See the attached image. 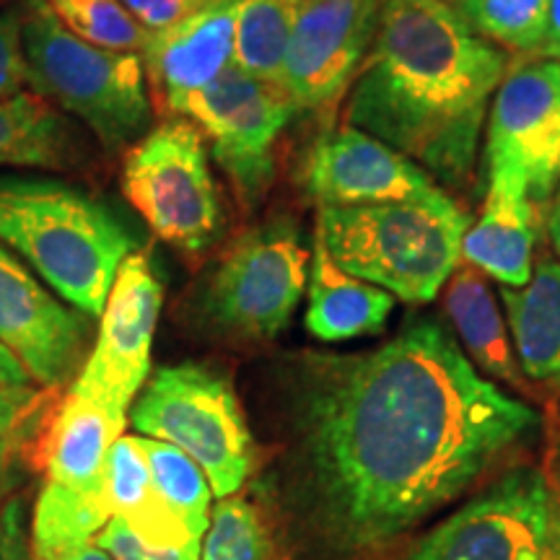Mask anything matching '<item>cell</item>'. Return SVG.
Wrapping results in <instances>:
<instances>
[{
	"instance_id": "obj_15",
	"label": "cell",
	"mask_w": 560,
	"mask_h": 560,
	"mask_svg": "<svg viewBox=\"0 0 560 560\" xmlns=\"http://www.w3.org/2000/svg\"><path fill=\"white\" fill-rule=\"evenodd\" d=\"M304 187L319 208L425 200L444 192L416 161L348 122L314 143L304 164Z\"/></svg>"
},
{
	"instance_id": "obj_33",
	"label": "cell",
	"mask_w": 560,
	"mask_h": 560,
	"mask_svg": "<svg viewBox=\"0 0 560 560\" xmlns=\"http://www.w3.org/2000/svg\"><path fill=\"white\" fill-rule=\"evenodd\" d=\"M0 560H37L21 501H9L0 511Z\"/></svg>"
},
{
	"instance_id": "obj_20",
	"label": "cell",
	"mask_w": 560,
	"mask_h": 560,
	"mask_svg": "<svg viewBox=\"0 0 560 560\" xmlns=\"http://www.w3.org/2000/svg\"><path fill=\"white\" fill-rule=\"evenodd\" d=\"M501 299L522 371L532 382L560 389V262L545 257L527 285H503Z\"/></svg>"
},
{
	"instance_id": "obj_21",
	"label": "cell",
	"mask_w": 560,
	"mask_h": 560,
	"mask_svg": "<svg viewBox=\"0 0 560 560\" xmlns=\"http://www.w3.org/2000/svg\"><path fill=\"white\" fill-rule=\"evenodd\" d=\"M107 499L112 520L128 524L151 548H182L198 540L159 493L140 436L122 433L109 450Z\"/></svg>"
},
{
	"instance_id": "obj_9",
	"label": "cell",
	"mask_w": 560,
	"mask_h": 560,
	"mask_svg": "<svg viewBox=\"0 0 560 560\" xmlns=\"http://www.w3.org/2000/svg\"><path fill=\"white\" fill-rule=\"evenodd\" d=\"M172 115L198 125L236 198L252 208L276 179L278 140L296 109L278 83L229 66L206 89L185 96Z\"/></svg>"
},
{
	"instance_id": "obj_1",
	"label": "cell",
	"mask_w": 560,
	"mask_h": 560,
	"mask_svg": "<svg viewBox=\"0 0 560 560\" xmlns=\"http://www.w3.org/2000/svg\"><path fill=\"white\" fill-rule=\"evenodd\" d=\"M436 319L312 366L299 454L312 516L340 552H374L465 493L537 425Z\"/></svg>"
},
{
	"instance_id": "obj_4",
	"label": "cell",
	"mask_w": 560,
	"mask_h": 560,
	"mask_svg": "<svg viewBox=\"0 0 560 560\" xmlns=\"http://www.w3.org/2000/svg\"><path fill=\"white\" fill-rule=\"evenodd\" d=\"M470 219L446 192L425 200L325 206L317 234L350 276L405 304H429L459 265Z\"/></svg>"
},
{
	"instance_id": "obj_32",
	"label": "cell",
	"mask_w": 560,
	"mask_h": 560,
	"mask_svg": "<svg viewBox=\"0 0 560 560\" xmlns=\"http://www.w3.org/2000/svg\"><path fill=\"white\" fill-rule=\"evenodd\" d=\"M128 11L136 16L149 32L166 30V26L177 24L187 19L210 0H122Z\"/></svg>"
},
{
	"instance_id": "obj_2",
	"label": "cell",
	"mask_w": 560,
	"mask_h": 560,
	"mask_svg": "<svg viewBox=\"0 0 560 560\" xmlns=\"http://www.w3.org/2000/svg\"><path fill=\"white\" fill-rule=\"evenodd\" d=\"M511 66L446 0H382L380 30L348 91L346 122L446 187L475 174L490 102Z\"/></svg>"
},
{
	"instance_id": "obj_6",
	"label": "cell",
	"mask_w": 560,
	"mask_h": 560,
	"mask_svg": "<svg viewBox=\"0 0 560 560\" xmlns=\"http://www.w3.org/2000/svg\"><path fill=\"white\" fill-rule=\"evenodd\" d=\"M132 425L198 462L215 499H229L247 482L255 444L226 371L200 361L161 366L143 384Z\"/></svg>"
},
{
	"instance_id": "obj_26",
	"label": "cell",
	"mask_w": 560,
	"mask_h": 560,
	"mask_svg": "<svg viewBox=\"0 0 560 560\" xmlns=\"http://www.w3.org/2000/svg\"><path fill=\"white\" fill-rule=\"evenodd\" d=\"M140 446L149 459L159 493L185 522L190 535L202 540L210 524V495H213L208 475L190 454L177 450L174 444H166V441L140 436Z\"/></svg>"
},
{
	"instance_id": "obj_13",
	"label": "cell",
	"mask_w": 560,
	"mask_h": 560,
	"mask_svg": "<svg viewBox=\"0 0 560 560\" xmlns=\"http://www.w3.org/2000/svg\"><path fill=\"white\" fill-rule=\"evenodd\" d=\"M488 170L503 166L540 206L560 185V60L511 62L488 109Z\"/></svg>"
},
{
	"instance_id": "obj_39",
	"label": "cell",
	"mask_w": 560,
	"mask_h": 560,
	"mask_svg": "<svg viewBox=\"0 0 560 560\" xmlns=\"http://www.w3.org/2000/svg\"><path fill=\"white\" fill-rule=\"evenodd\" d=\"M9 444L11 441H0V499L9 493L11 488V454H9Z\"/></svg>"
},
{
	"instance_id": "obj_38",
	"label": "cell",
	"mask_w": 560,
	"mask_h": 560,
	"mask_svg": "<svg viewBox=\"0 0 560 560\" xmlns=\"http://www.w3.org/2000/svg\"><path fill=\"white\" fill-rule=\"evenodd\" d=\"M52 560H115V558H112L109 552L104 550L100 542L91 540V542H83V545H79V548H73V550L62 552V556L52 558Z\"/></svg>"
},
{
	"instance_id": "obj_10",
	"label": "cell",
	"mask_w": 560,
	"mask_h": 560,
	"mask_svg": "<svg viewBox=\"0 0 560 560\" xmlns=\"http://www.w3.org/2000/svg\"><path fill=\"white\" fill-rule=\"evenodd\" d=\"M380 9L382 0H306L276 81L293 109L332 115L369 58Z\"/></svg>"
},
{
	"instance_id": "obj_35",
	"label": "cell",
	"mask_w": 560,
	"mask_h": 560,
	"mask_svg": "<svg viewBox=\"0 0 560 560\" xmlns=\"http://www.w3.org/2000/svg\"><path fill=\"white\" fill-rule=\"evenodd\" d=\"M37 395L34 387H0V441H11Z\"/></svg>"
},
{
	"instance_id": "obj_19",
	"label": "cell",
	"mask_w": 560,
	"mask_h": 560,
	"mask_svg": "<svg viewBox=\"0 0 560 560\" xmlns=\"http://www.w3.org/2000/svg\"><path fill=\"white\" fill-rule=\"evenodd\" d=\"M125 431V412L68 392L47 441V480L81 490L107 488V457Z\"/></svg>"
},
{
	"instance_id": "obj_36",
	"label": "cell",
	"mask_w": 560,
	"mask_h": 560,
	"mask_svg": "<svg viewBox=\"0 0 560 560\" xmlns=\"http://www.w3.org/2000/svg\"><path fill=\"white\" fill-rule=\"evenodd\" d=\"M532 58L560 60V0H550L548 24H545V37Z\"/></svg>"
},
{
	"instance_id": "obj_34",
	"label": "cell",
	"mask_w": 560,
	"mask_h": 560,
	"mask_svg": "<svg viewBox=\"0 0 560 560\" xmlns=\"http://www.w3.org/2000/svg\"><path fill=\"white\" fill-rule=\"evenodd\" d=\"M545 480H548V524H545L540 560H560V441L552 444L548 454Z\"/></svg>"
},
{
	"instance_id": "obj_37",
	"label": "cell",
	"mask_w": 560,
	"mask_h": 560,
	"mask_svg": "<svg viewBox=\"0 0 560 560\" xmlns=\"http://www.w3.org/2000/svg\"><path fill=\"white\" fill-rule=\"evenodd\" d=\"M0 387H32V376L3 346H0Z\"/></svg>"
},
{
	"instance_id": "obj_23",
	"label": "cell",
	"mask_w": 560,
	"mask_h": 560,
	"mask_svg": "<svg viewBox=\"0 0 560 560\" xmlns=\"http://www.w3.org/2000/svg\"><path fill=\"white\" fill-rule=\"evenodd\" d=\"M109 520L107 488L81 490L45 480L32 520L34 556L37 560H52L83 542L96 540Z\"/></svg>"
},
{
	"instance_id": "obj_29",
	"label": "cell",
	"mask_w": 560,
	"mask_h": 560,
	"mask_svg": "<svg viewBox=\"0 0 560 560\" xmlns=\"http://www.w3.org/2000/svg\"><path fill=\"white\" fill-rule=\"evenodd\" d=\"M200 560H272V542L252 503L221 499L210 511Z\"/></svg>"
},
{
	"instance_id": "obj_3",
	"label": "cell",
	"mask_w": 560,
	"mask_h": 560,
	"mask_svg": "<svg viewBox=\"0 0 560 560\" xmlns=\"http://www.w3.org/2000/svg\"><path fill=\"white\" fill-rule=\"evenodd\" d=\"M0 244L70 306L102 317L136 240L107 206L55 179L0 177Z\"/></svg>"
},
{
	"instance_id": "obj_40",
	"label": "cell",
	"mask_w": 560,
	"mask_h": 560,
	"mask_svg": "<svg viewBox=\"0 0 560 560\" xmlns=\"http://www.w3.org/2000/svg\"><path fill=\"white\" fill-rule=\"evenodd\" d=\"M548 231H550L552 247H556L558 257H560V206H552V213L548 219Z\"/></svg>"
},
{
	"instance_id": "obj_16",
	"label": "cell",
	"mask_w": 560,
	"mask_h": 560,
	"mask_svg": "<svg viewBox=\"0 0 560 560\" xmlns=\"http://www.w3.org/2000/svg\"><path fill=\"white\" fill-rule=\"evenodd\" d=\"M240 9L242 0H210L177 24L149 34L140 60L153 96L166 112L234 66Z\"/></svg>"
},
{
	"instance_id": "obj_27",
	"label": "cell",
	"mask_w": 560,
	"mask_h": 560,
	"mask_svg": "<svg viewBox=\"0 0 560 560\" xmlns=\"http://www.w3.org/2000/svg\"><path fill=\"white\" fill-rule=\"evenodd\" d=\"M548 5L550 0H459L457 11L482 39L529 58L545 37Z\"/></svg>"
},
{
	"instance_id": "obj_41",
	"label": "cell",
	"mask_w": 560,
	"mask_h": 560,
	"mask_svg": "<svg viewBox=\"0 0 560 560\" xmlns=\"http://www.w3.org/2000/svg\"><path fill=\"white\" fill-rule=\"evenodd\" d=\"M556 206H560V190H558V198H556Z\"/></svg>"
},
{
	"instance_id": "obj_24",
	"label": "cell",
	"mask_w": 560,
	"mask_h": 560,
	"mask_svg": "<svg viewBox=\"0 0 560 560\" xmlns=\"http://www.w3.org/2000/svg\"><path fill=\"white\" fill-rule=\"evenodd\" d=\"M68 159V132L52 104L34 91L0 96V164L55 170Z\"/></svg>"
},
{
	"instance_id": "obj_7",
	"label": "cell",
	"mask_w": 560,
	"mask_h": 560,
	"mask_svg": "<svg viewBox=\"0 0 560 560\" xmlns=\"http://www.w3.org/2000/svg\"><path fill=\"white\" fill-rule=\"evenodd\" d=\"M122 192L161 242L200 252L221 229L206 138L187 117L156 125L125 153Z\"/></svg>"
},
{
	"instance_id": "obj_11",
	"label": "cell",
	"mask_w": 560,
	"mask_h": 560,
	"mask_svg": "<svg viewBox=\"0 0 560 560\" xmlns=\"http://www.w3.org/2000/svg\"><path fill=\"white\" fill-rule=\"evenodd\" d=\"M545 524V470L522 465L420 537L402 560H540Z\"/></svg>"
},
{
	"instance_id": "obj_17",
	"label": "cell",
	"mask_w": 560,
	"mask_h": 560,
	"mask_svg": "<svg viewBox=\"0 0 560 560\" xmlns=\"http://www.w3.org/2000/svg\"><path fill=\"white\" fill-rule=\"evenodd\" d=\"M537 242V202L516 172L488 170L482 213L462 240V260L509 289L529 283Z\"/></svg>"
},
{
	"instance_id": "obj_31",
	"label": "cell",
	"mask_w": 560,
	"mask_h": 560,
	"mask_svg": "<svg viewBox=\"0 0 560 560\" xmlns=\"http://www.w3.org/2000/svg\"><path fill=\"white\" fill-rule=\"evenodd\" d=\"M30 86V62L21 37V11L0 13V96H13Z\"/></svg>"
},
{
	"instance_id": "obj_25",
	"label": "cell",
	"mask_w": 560,
	"mask_h": 560,
	"mask_svg": "<svg viewBox=\"0 0 560 560\" xmlns=\"http://www.w3.org/2000/svg\"><path fill=\"white\" fill-rule=\"evenodd\" d=\"M304 3L306 0H242L234 66L276 83Z\"/></svg>"
},
{
	"instance_id": "obj_14",
	"label": "cell",
	"mask_w": 560,
	"mask_h": 560,
	"mask_svg": "<svg viewBox=\"0 0 560 560\" xmlns=\"http://www.w3.org/2000/svg\"><path fill=\"white\" fill-rule=\"evenodd\" d=\"M89 332V314L62 304L0 244V346L32 382L60 387L81 371Z\"/></svg>"
},
{
	"instance_id": "obj_5",
	"label": "cell",
	"mask_w": 560,
	"mask_h": 560,
	"mask_svg": "<svg viewBox=\"0 0 560 560\" xmlns=\"http://www.w3.org/2000/svg\"><path fill=\"white\" fill-rule=\"evenodd\" d=\"M19 11L34 94L86 122L107 149L143 138L151 100L140 52L89 45L60 24L47 0H24Z\"/></svg>"
},
{
	"instance_id": "obj_8",
	"label": "cell",
	"mask_w": 560,
	"mask_h": 560,
	"mask_svg": "<svg viewBox=\"0 0 560 560\" xmlns=\"http://www.w3.org/2000/svg\"><path fill=\"white\" fill-rule=\"evenodd\" d=\"M310 276V249L291 221L276 219L231 244L202 291V314L240 340H270L289 325Z\"/></svg>"
},
{
	"instance_id": "obj_28",
	"label": "cell",
	"mask_w": 560,
	"mask_h": 560,
	"mask_svg": "<svg viewBox=\"0 0 560 560\" xmlns=\"http://www.w3.org/2000/svg\"><path fill=\"white\" fill-rule=\"evenodd\" d=\"M47 5L68 32L104 50L140 52L151 34L122 0H47Z\"/></svg>"
},
{
	"instance_id": "obj_12",
	"label": "cell",
	"mask_w": 560,
	"mask_h": 560,
	"mask_svg": "<svg viewBox=\"0 0 560 560\" xmlns=\"http://www.w3.org/2000/svg\"><path fill=\"white\" fill-rule=\"evenodd\" d=\"M161 299L164 285L149 255L132 252L112 283L96 342L70 387L73 395L128 416L130 402L151 374V348Z\"/></svg>"
},
{
	"instance_id": "obj_22",
	"label": "cell",
	"mask_w": 560,
	"mask_h": 560,
	"mask_svg": "<svg viewBox=\"0 0 560 560\" xmlns=\"http://www.w3.org/2000/svg\"><path fill=\"white\" fill-rule=\"evenodd\" d=\"M444 289V310L459 335L462 348L470 353V361L495 380L520 384L506 325L480 270L472 265H457Z\"/></svg>"
},
{
	"instance_id": "obj_30",
	"label": "cell",
	"mask_w": 560,
	"mask_h": 560,
	"mask_svg": "<svg viewBox=\"0 0 560 560\" xmlns=\"http://www.w3.org/2000/svg\"><path fill=\"white\" fill-rule=\"evenodd\" d=\"M96 542L109 552L115 560H200V540H192L182 548H151L120 520H109Z\"/></svg>"
},
{
	"instance_id": "obj_18",
	"label": "cell",
	"mask_w": 560,
	"mask_h": 560,
	"mask_svg": "<svg viewBox=\"0 0 560 560\" xmlns=\"http://www.w3.org/2000/svg\"><path fill=\"white\" fill-rule=\"evenodd\" d=\"M310 272V306L304 322L314 338L346 342L380 335L387 327L395 296L342 270L317 231L312 242Z\"/></svg>"
},
{
	"instance_id": "obj_42",
	"label": "cell",
	"mask_w": 560,
	"mask_h": 560,
	"mask_svg": "<svg viewBox=\"0 0 560 560\" xmlns=\"http://www.w3.org/2000/svg\"><path fill=\"white\" fill-rule=\"evenodd\" d=\"M446 3H454V5H457V3H459V0H446Z\"/></svg>"
}]
</instances>
